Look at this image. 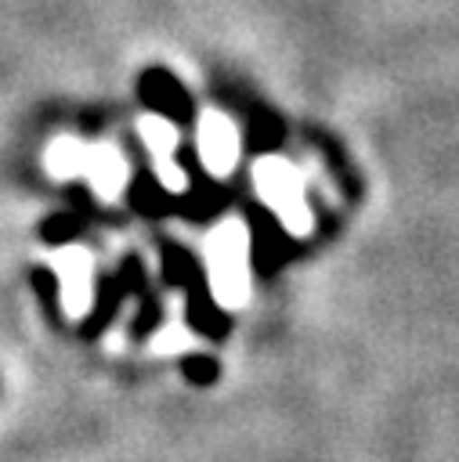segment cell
Here are the masks:
<instances>
[{
	"label": "cell",
	"mask_w": 459,
	"mask_h": 462,
	"mask_svg": "<svg viewBox=\"0 0 459 462\" xmlns=\"http://www.w3.org/2000/svg\"><path fill=\"white\" fill-rule=\"evenodd\" d=\"M61 289H65V307L80 314L90 300V263L83 253H65L61 256Z\"/></svg>",
	"instance_id": "5"
},
{
	"label": "cell",
	"mask_w": 459,
	"mask_h": 462,
	"mask_svg": "<svg viewBox=\"0 0 459 462\" xmlns=\"http://www.w3.org/2000/svg\"><path fill=\"white\" fill-rule=\"evenodd\" d=\"M213 260V300L239 303L246 296V231L239 224H224L210 242Z\"/></svg>",
	"instance_id": "1"
},
{
	"label": "cell",
	"mask_w": 459,
	"mask_h": 462,
	"mask_svg": "<svg viewBox=\"0 0 459 462\" xmlns=\"http://www.w3.org/2000/svg\"><path fill=\"white\" fill-rule=\"evenodd\" d=\"M83 166L90 170L94 177V188L101 195H116L119 184H123V162L112 148H94V152H83Z\"/></svg>",
	"instance_id": "7"
},
{
	"label": "cell",
	"mask_w": 459,
	"mask_h": 462,
	"mask_svg": "<svg viewBox=\"0 0 459 462\" xmlns=\"http://www.w3.org/2000/svg\"><path fill=\"white\" fill-rule=\"evenodd\" d=\"M184 368H188V375H192V379H199V383H206V379H213V375H217V365H213V361H202V357L188 361Z\"/></svg>",
	"instance_id": "9"
},
{
	"label": "cell",
	"mask_w": 459,
	"mask_h": 462,
	"mask_svg": "<svg viewBox=\"0 0 459 462\" xmlns=\"http://www.w3.org/2000/svg\"><path fill=\"white\" fill-rule=\"evenodd\" d=\"M141 134H145V141H148V152L155 155V166H159L163 184L181 188L184 180H181V170L173 166V130H170L163 119H145V123H141Z\"/></svg>",
	"instance_id": "4"
},
{
	"label": "cell",
	"mask_w": 459,
	"mask_h": 462,
	"mask_svg": "<svg viewBox=\"0 0 459 462\" xmlns=\"http://www.w3.org/2000/svg\"><path fill=\"white\" fill-rule=\"evenodd\" d=\"M83 152H87V148H80V144H72V141H58V144L51 148V155H47V166H51L54 173H72L76 166H83Z\"/></svg>",
	"instance_id": "8"
},
{
	"label": "cell",
	"mask_w": 459,
	"mask_h": 462,
	"mask_svg": "<svg viewBox=\"0 0 459 462\" xmlns=\"http://www.w3.org/2000/svg\"><path fill=\"white\" fill-rule=\"evenodd\" d=\"M199 152L210 166V173L224 177L239 155V144H235V130L224 116H206L202 126H199Z\"/></svg>",
	"instance_id": "3"
},
{
	"label": "cell",
	"mask_w": 459,
	"mask_h": 462,
	"mask_svg": "<svg viewBox=\"0 0 459 462\" xmlns=\"http://www.w3.org/2000/svg\"><path fill=\"white\" fill-rule=\"evenodd\" d=\"M145 101H148L159 116H184V112H188L184 90H181L170 76H163V72L145 76Z\"/></svg>",
	"instance_id": "6"
},
{
	"label": "cell",
	"mask_w": 459,
	"mask_h": 462,
	"mask_svg": "<svg viewBox=\"0 0 459 462\" xmlns=\"http://www.w3.org/2000/svg\"><path fill=\"white\" fill-rule=\"evenodd\" d=\"M257 184H260L264 199L282 213V220H286L289 227L307 224L304 206H300V184H296V177H293L282 162H260V170H257Z\"/></svg>",
	"instance_id": "2"
}]
</instances>
